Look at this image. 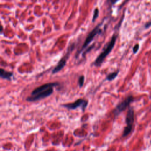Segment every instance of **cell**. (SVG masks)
<instances>
[{
  "instance_id": "52a82bcc",
  "label": "cell",
  "mask_w": 151,
  "mask_h": 151,
  "mask_svg": "<svg viewBox=\"0 0 151 151\" xmlns=\"http://www.w3.org/2000/svg\"><path fill=\"white\" fill-rule=\"evenodd\" d=\"M53 91H54L53 88H50L45 91H44L42 92H41L35 96H30L29 97H27L26 100H27V101H31V102L38 101V100L43 99L45 97L50 96L53 93Z\"/></svg>"
},
{
  "instance_id": "5b68a950",
  "label": "cell",
  "mask_w": 151,
  "mask_h": 151,
  "mask_svg": "<svg viewBox=\"0 0 151 151\" xmlns=\"http://www.w3.org/2000/svg\"><path fill=\"white\" fill-rule=\"evenodd\" d=\"M101 24H102V23H100V24H98L96 27H95L94 28V29L91 32H90V33L88 34V35H87V37L86 38V40H85V41H84V42L81 48L80 49V51L78 52V54H80V52L81 51H82L84 48H87L88 45L93 40L94 37L97 34H100L102 32V30L100 28V26L101 25Z\"/></svg>"
},
{
  "instance_id": "5bb4252c",
  "label": "cell",
  "mask_w": 151,
  "mask_h": 151,
  "mask_svg": "<svg viewBox=\"0 0 151 151\" xmlns=\"http://www.w3.org/2000/svg\"><path fill=\"white\" fill-rule=\"evenodd\" d=\"M94 44H93L92 45H91L90 47V48H88L87 50V51H84V54H83V56H84V54H86V53H87L88 51H89L90 50H91L93 48V47H94Z\"/></svg>"
},
{
  "instance_id": "9a60e30c",
  "label": "cell",
  "mask_w": 151,
  "mask_h": 151,
  "mask_svg": "<svg viewBox=\"0 0 151 151\" xmlns=\"http://www.w3.org/2000/svg\"><path fill=\"white\" fill-rule=\"evenodd\" d=\"M150 26H151V21H150L147 22L145 24V27L147 28H148V27H150Z\"/></svg>"
},
{
  "instance_id": "3957f363",
  "label": "cell",
  "mask_w": 151,
  "mask_h": 151,
  "mask_svg": "<svg viewBox=\"0 0 151 151\" xmlns=\"http://www.w3.org/2000/svg\"><path fill=\"white\" fill-rule=\"evenodd\" d=\"M74 43H73V44H71L67 48V52H66V54L64 55V56L61 58L60 61H58V64L56 65V66L52 69V74H55V73H58V71H60L61 69H63L64 66L66 64V63H67V60H68V58H69V56H70V54H71V52L73 51V50L74 49Z\"/></svg>"
},
{
  "instance_id": "6da1fadb",
  "label": "cell",
  "mask_w": 151,
  "mask_h": 151,
  "mask_svg": "<svg viewBox=\"0 0 151 151\" xmlns=\"http://www.w3.org/2000/svg\"><path fill=\"white\" fill-rule=\"evenodd\" d=\"M116 39H117V35L114 34L112 35L110 42L107 44L106 47L103 49V50L101 51V52L96 58V60L94 62V64L96 66H97V67L100 66L101 64L103 63V61H104V59L106 58V57H107V55L113 50V48L115 45Z\"/></svg>"
},
{
  "instance_id": "8fae6325",
  "label": "cell",
  "mask_w": 151,
  "mask_h": 151,
  "mask_svg": "<svg viewBox=\"0 0 151 151\" xmlns=\"http://www.w3.org/2000/svg\"><path fill=\"white\" fill-rule=\"evenodd\" d=\"M99 10L98 9V8H96L94 11V13H93V18H92L93 22L95 21L96 18L99 17Z\"/></svg>"
},
{
  "instance_id": "ba28073f",
  "label": "cell",
  "mask_w": 151,
  "mask_h": 151,
  "mask_svg": "<svg viewBox=\"0 0 151 151\" xmlns=\"http://www.w3.org/2000/svg\"><path fill=\"white\" fill-rule=\"evenodd\" d=\"M59 84L57 82L54 83H48L46 84H44L43 85H41L37 88H35L34 90H32V91L31 93V96H35L36 94H38V93L42 92L44 91H45L47 90H48L51 88H54V87L58 86Z\"/></svg>"
},
{
  "instance_id": "9c48e42d",
  "label": "cell",
  "mask_w": 151,
  "mask_h": 151,
  "mask_svg": "<svg viewBox=\"0 0 151 151\" xmlns=\"http://www.w3.org/2000/svg\"><path fill=\"white\" fill-rule=\"evenodd\" d=\"M13 76V73L10 71H6L3 68L0 69V76L1 78L6 79L8 80H11V77Z\"/></svg>"
},
{
  "instance_id": "4fadbf2b",
  "label": "cell",
  "mask_w": 151,
  "mask_h": 151,
  "mask_svg": "<svg viewBox=\"0 0 151 151\" xmlns=\"http://www.w3.org/2000/svg\"><path fill=\"white\" fill-rule=\"evenodd\" d=\"M139 44H136L133 48V53H136L137 52V51L139 50Z\"/></svg>"
},
{
  "instance_id": "30bf717a",
  "label": "cell",
  "mask_w": 151,
  "mask_h": 151,
  "mask_svg": "<svg viewBox=\"0 0 151 151\" xmlns=\"http://www.w3.org/2000/svg\"><path fill=\"white\" fill-rule=\"evenodd\" d=\"M119 70L116 71H114L113 73H109V74H107V76H106V79L109 81H111L113 80V79H114L119 74Z\"/></svg>"
},
{
  "instance_id": "7a4b0ae2",
  "label": "cell",
  "mask_w": 151,
  "mask_h": 151,
  "mask_svg": "<svg viewBox=\"0 0 151 151\" xmlns=\"http://www.w3.org/2000/svg\"><path fill=\"white\" fill-rule=\"evenodd\" d=\"M134 110L133 107H129L126 116V126L124 127V129L123 133V137L127 136L131 132L133 127V124L134 123Z\"/></svg>"
},
{
  "instance_id": "7c38bea8",
  "label": "cell",
  "mask_w": 151,
  "mask_h": 151,
  "mask_svg": "<svg viewBox=\"0 0 151 151\" xmlns=\"http://www.w3.org/2000/svg\"><path fill=\"white\" fill-rule=\"evenodd\" d=\"M84 83V76H80L78 78V85L80 87H81Z\"/></svg>"
},
{
  "instance_id": "277c9868",
  "label": "cell",
  "mask_w": 151,
  "mask_h": 151,
  "mask_svg": "<svg viewBox=\"0 0 151 151\" xmlns=\"http://www.w3.org/2000/svg\"><path fill=\"white\" fill-rule=\"evenodd\" d=\"M134 97L132 96H129L122 101L119 103L113 110V114L115 116L119 115L121 112L125 110L127 107H130V104L134 101Z\"/></svg>"
},
{
  "instance_id": "8992f818",
  "label": "cell",
  "mask_w": 151,
  "mask_h": 151,
  "mask_svg": "<svg viewBox=\"0 0 151 151\" xmlns=\"http://www.w3.org/2000/svg\"><path fill=\"white\" fill-rule=\"evenodd\" d=\"M88 105V101L83 99H79L73 103L62 104V106L69 110H74L77 107H81L83 111H84Z\"/></svg>"
}]
</instances>
